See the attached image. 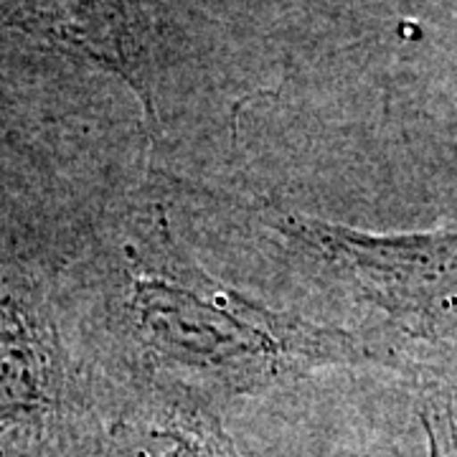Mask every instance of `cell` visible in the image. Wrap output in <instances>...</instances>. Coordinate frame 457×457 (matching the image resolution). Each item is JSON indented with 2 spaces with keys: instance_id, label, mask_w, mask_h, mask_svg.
Here are the masks:
<instances>
[{
  "instance_id": "obj_1",
  "label": "cell",
  "mask_w": 457,
  "mask_h": 457,
  "mask_svg": "<svg viewBox=\"0 0 457 457\" xmlns=\"http://www.w3.org/2000/svg\"><path fill=\"white\" fill-rule=\"evenodd\" d=\"M120 323L153 366L254 389L361 353L351 336L272 312L188 260L163 213L122 249Z\"/></svg>"
},
{
  "instance_id": "obj_3",
  "label": "cell",
  "mask_w": 457,
  "mask_h": 457,
  "mask_svg": "<svg viewBox=\"0 0 457 457\" xmlns=\"http://www.w3.org/2000/svg\"><path fill=\"white\" fill-rule=\"evenodd\" d=\"M13 18L26 31L117 74L137 95L147 122L158 125L153 54L135 0H16Z\"/></svg>"
},
{
  "instance_id": "obj_5",
  "label": "cell",
  "mask_w": 457,
  "mask_h": 457,
  "mask_svg": "<svg viewBox=\"0 0 457 457\" xmlns=\"http://www.w3.org/2000/svg\"><path fill=\"white\" fill-rule=\"evenodd\" d=\"M422 422L429 437V457H457V378L427 394Z\"/></svg>"
},
{
  "instance_id": "obj_4",
  "label": "cell",
  "mask_w": 457,
  "mask_h": 457,
  "mask_svg": "<svg viewBox=\"0 0 457 457\" xmlns=\"http://www.w3.org/2000/svg\"><path fill=\"white\" fill-rule=\"evenodd\" d=\"M114 457H242L198 396L153 384L112 429Z\"/></svg>"
},
{
  "instance_id": "obj_2",
  "label": "cell",
  "mask_w": 457,
  "mask_h": 457,
  "mask_svg": "<svg viewBox=\"0 0 457 457\" xmlns=\"http://www.w3.org/2000/svg\"><path fill=\"white\" fill-rule=\"evenodd\" d=\"M212 196L257 216L312 257L320 272L389 312L409 333L422 338L457 336V231L371 237L287 212L267 198L246 204L219 191Z\"/></svg>"
}]
</instances>
